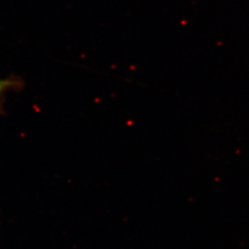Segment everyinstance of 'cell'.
I'll return each instance as SVG.
<instances>
[{
  "label": "cell",
  "mask_w": 249,
  "mask_h": 249,
  "mask_svg": "<svg viewBox=\"0 0 249 249\" xmlns=\"http://www.w3.org/2000/svg\"><path fill=\"white\" fill-rule=\"evenodd\" d=\"M18 84V83L14 82V80H0V108L2 107V101L4 99V94L7 91V89Z\"/></svg>",
  "instance_id": "cell-1"
}]
</instances>
